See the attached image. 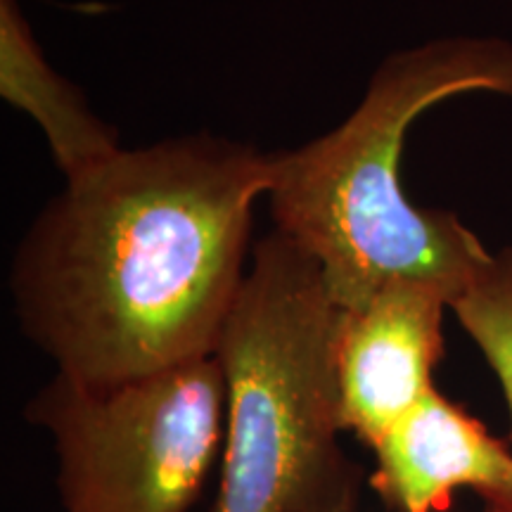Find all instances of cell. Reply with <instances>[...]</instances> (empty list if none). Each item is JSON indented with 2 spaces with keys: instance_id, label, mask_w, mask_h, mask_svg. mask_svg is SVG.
Masks as SVG:
<instances>
[{
  "instance_id": "1",
  "label": "cell",
  "mask_w": 512,
  "mask_h": 512,
  "mask_svg": "<svg viewBox=\"0 0 512 512\" xmlns=\"http://www.w3.org/2000/svg\"><path fill=\"white\" fill-rule=\"evenodd\" d=\"M268 155L211 133L121 147L19 242L12 304L57 373L93 387L214 356L245 280Z\"/></svg>"
},
{
  "instance_id": "2",
  "label": "cell",
  "mask_w": 512,
  "mask_h": 512,
  "mask_svg": "<svg viewBox=\"0 0 512 512\" xmlns=\"http://www.w3.org/2000/svg\"><path fill=\"white\" fill-rule=\"evenodd\" d=\"M465 93L512 98L510 41L446 36L396 50L342 124L268 155L275 230L316 259L342 311L399 278L432 280L456 297L491 259L453 211L415 207L399 174L413 121Z\"/></svg>"
},
{
  "instance_id": "3",
  "label": "cell",
  "mask_w": 512,
  "mask_h": 512,
  "mask_svg": "<svg viewBox=\"0 0 512 512\" xmlns=\"http://www.w3.org/2000/svg\"><path fill=\"white\" fill-rule=\"evenodd\" d=\"M339 306L316 259L278 230L254 261L214 358L226 425L214 512H356L363 470L344 453Z\"/></svg>"
},
{
  "instance_id": "4",
  "label": "cell",
  "mask_w": 512,
  "mask_h": 512,
  "mask_svg": "<svg viewBox=\"0 0 512 512\" xmlns=\"http://www.w3.org/2000/svg\"><path fill=\"white\" fill-rule=\"evenodd\" d=\"M24 418L53 437L64 512H188L221 458L226 384L214 356L112 387L55 373Z\"/></svg>"
},
{
  "instance_id": "5",
  "label": "cell",
  "mask_w": 512,
  "mask_h": 512,
  "mask_svg": "<svg viewBox=\"0 0 512 512\" xmlns=\"http://www.w3.org/2000/svg\"><path fill=\"white\" fill-rule=\"evenodd\" d=\"M453 292L432 280L399 278L358 309H339L337 380L344 432L375 446L434 389L444 356V311Z\"/></svg>"
},
{
  "instance_id": "6",
  "label": "cell",
  "mask_w": 512,
  "mask_h": 512,
  "mask_svg": "<svg viewBox=\"0 0 512 512\" xmlns=\"http://www.w3.org/2000/svg\"><path fill=\"white\" fill-rule=\"evenodd\" d=\"M375 491L396 512H446L458 489L494 498L512 477V448L437 387L373 446Z\"/></svg>"
},
{
  "instance_id": "7",
  "label": "cell",
  "mask_w": 512,
  "mask_h": 512,
  "mask_svg": "<svg viewBox=\"0 0 512 512\" xmlns=\"http://www.w3.org/2000/svg\"><path fill=\"white\" fill-rule=\"evenodd\" d=\"M0 95L36 121L64 181L86 174L121 150L117 131L43 55L19 0H0Z\"/></svg>"
},
{
  "instance_id": "8",
  "label": "cell",
  "mask_w": 512,
  "mask_h": 512,
  "mask_svg": "<svg viewBox=\"0 0 512 512\" xmlns=\"http://www.w3.org/2000/svg\"><path fill=\"white\" fill-rule=\"evenodd\" d=\"M451 311L496 373L512 420V245L491 254L453 297ZM482 505V512H512V477Z\"/></svg>"
}]
</instances>
